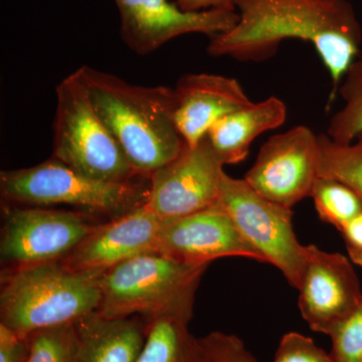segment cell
Segmentation results:
<instances>
[{"mask_svg": "<svg viewBox=\"0 0 362 362\" xmlns=\"http://www.w3.org/2000/svg\"><path fill=\"white\" fill-rule=\"evenodd\" d=\"M239 21L211 37L207 52L240 62L266 61L285 40L311 42L332 78L330 102L359 54L361 30L345 0H237Z\"/></svg>", "mask_w": 362, "mask_h": 362, "instance_id": "1", "label": "cell"}, {"mask_svg": "<svg viewBox=\"0 0 362 362\" xmlns=\"http://www.w3.org/2000/svg\"><path fill=\"white\" fill-rule=\"evenodd\" d=\"M90 102L139 177L149 180L185 150L175 122V90L130 84L89 66L78 68Z\"/></svg>", "mask_w": 362, "mask_h": 362, "instance_id": "2", "label": "cell"}, {"mask_svg": "<svg viewBox=\"0 0 362 362\" xmlns=\"http://www.w3.org/2000/svg\"><path fill=\"white\" fill-rule=\"evenodd\" d=\"M102 275L70 270L61 262L8 270L2 275L0 324L28 337L76 323L99 308Z\"/></svg>", "mask_w": 362, "mask_h": 362, "instance_id": "3", "label": "cell"}, {"mask_svg": "<svg viewBox=\"0 0 362 362\" xmlns=\"http://www.w3.org/2000/svg\"><path fill=\"white\" fill-rule=\"evenodd\" d=\"M209 265L185 263L161 252L140 255L104 272L97 313L145 320L192 313L195 293Z\"/></svg>", "mask_w": 362, "mask_h": 362, "instance_id": "4", "label": "cell"}, {"mask_svg": "<svg viewBox=\"0 0 362 362\" xmlns=\"http://www.w3.org/2000/svg\"><path fill=\"white\" fill-rule=\"evenodd\" d=\"M0 192L6 201L14 204H64L112 220L147 204L149 180L130 182L94 180L52 157L32 168L2 170Z\"/></svg>", "mask_w": 362, "mask_h": 362, "instance_id": "5", "label": "cell"}, {"mask_svg": "<svg viewBox=\"0 0 362 362\" xmlns=\"http://www.w3.org/2000/svg\"><path fill=\"white\" fill-rule=\"evenodd\" d=\"M56 94L54 158L94 180H142L98 115L78 71L57 86Z\"/></svg>", "mask_w": 362, "mask_h": 362, "instance_id": "6", "label": "cell"}, {"mask_svg": "<svg viewBox=\"0 0 362 362\" xmlns=\"http://www.w3.org/2000/svg\"><path fill=\"white\" fill-rule=\"evenodd\" d=\"M218 204L232 218L240 235L261 255L264 263L282 272L292 287L299 288L306 246L293 228V211L259 195L243 180L225 173Z\"/></svg>", "mask_w": 362, "mask_h": 362, "instance_id": "7", "label": "cell"}, {"mask_svg": "<svg viewBox=\"0 0 362 362\" xmlns=\"http://www.w3.org/2000/svg\"><path fill=\"white\" fill-rule=\"evenodd\" d=\"M88 216L45 206H4L1 263L13 270L62 261L96 228Z\"/></svg>", "mask_w": 362, "mask_h": 362, "instance_id": "8", "label": "cell"}, {"mask_svg": "<svg viewBox=\"0 0 362 362\" xmlns=\"http://www.w3.org/2000/svg\"><path fill=\"white\" fill-rule=\"evenodd\" d=\"M318 168V135L296 126L264 143L244 180L262 197L292 209L310 197Z\"/></svg>", "mask_w": 362, "mask_h": 362, "instance_id": "9", "label": "cell"}, {"mask_svg": "<svg viewBox=\"0 0 362 362\" xmlns=\"http://www.w3.org/2000/svg\"><path fill=\"white\" fill-rule=\"evenodd\" d=\"M220 160L204 137L149 178L146 206L162 220H173L204 211L220 199L225 175Z\"/></svg>", "mask_w": 362, "mask_h": 362, "instance_id": "10", "label": "cell"}, {"mask_svg": "<svg viewBox=\"0 0 362 362\" xmlns=\"http://www.w3.org/2000/svg\"><path fill=\"white\" fill-rule=\"evenodd\" d=\"M299 309L315 332L330 335L362 300L361 283L349 259L306 246Z\"/></svg>", "mask_w": 362, "mask_h": 362, "instance_id": "11", "label": "cell"}, {"mask_svg": "<svg viewBox=\"0 0 362 362\" xmlns=\"http://www.w3.org/2000/svg\"><path fill=\"white\" fill-rule=\"evenodd\" d=\"M121 16V35L136 54L156 51L169 40L187 33L214 37L232 30L239 21L235 11L187 13L170 0H114Z\"/></svg>", "mask_w": 362, "mask_h": 362, "instance_id": "12", "label": "cell"}, {"mask_svg": "<svg viewBox=\"0 0 362 362\" xmlns=\"http://www.w3.org/2000/svg\"><path fill=\"white\" fill-rule=\"evenodd\" d=\"M159 252L199 265H209L214 259L228 257L264 263L261 255L243 238L218 202L204 211L163 220Z\"/></svg>", "mask_w": 362, "mask_h": 362, "instance_id": "13", "label": "cell"}, {"mask_svg": "<svg viewBox=\"0 0 362 362\" xmlns=\"http://www.w3.org/2000/svg\"><path fill=\"white\" fill-rule=\"evenodd\" d=\"M163 220L146 204L97 225L62 264L77 272H106L140 255L159 252Z\"/></svg>", "mask_w": 362, "mask_h": 362, "instance_id": "14", "label": "cell"}, {"mask_svg": "<svg viewBox=\"0 0 362 362\" xmlns=\"http://www.w3.org/2000/svg\"><path fill=\"white\" fill-rule=\"evenodd\" d=\"M173 90L175 126L188 147L199 144L216 121L252 103L235 78L211 74H188Z\"/></svg>", "mask_w": 362, "mask_h": 362, "instance_id": "15", "label": "cell"}, {"mask_svg": "<svg viewBox=\"0 0 362 362\" xmlns=\"http://www.w3.org/2000/svg\"><path fill=\"white\" fill-rule=\"evenodd\" d=\"M75 325L76 362H136L146 338L147 321L140 316L109 319L94 312Z\"/></svg>", "mask_w": 362, "mask_h": 362, "instance_id": "16", "label": "cell"}, {"mask_svg": "<svg viewBox=\"0 0 362 362\" xmlns=\"http://www.w3.org/2000/svg\"><path fill=\"white\" fill-rule=\"evenodd\" d=\"M286 117L284 102L270 97L223 117L206 137L223 165L240 163L249 156L252 142L266 131L280 127Z\"/></svg>", "mask_w": 362, "mask_h": 362, "instance_id": "17", "label": "cell"}, {"mask_svg": "<svg viewBox=\"0 0 362 362\" xmlns=\"http://www.w3.org/2000/svg\"><path fill=\"white\" fill-rule=\"evenodd\" d=\"M192 313L147 321L146 338L136 362H204L201 339L188 329Z\"/></svg>", "mask_w": 362, "mask_h": 362, "instance_id": "18", "label": "cell"}, {"mask_svg": "<svg viewBox=\"0 0 362 362\" xmlns=\"http://www.w3.org/2000/svg\"><path fill=\"white\" fill-rule=\"evenodd\" d=\"M319 176L340 181L362 202V135L356 142L340 144L327 134L318 135Z\"/></svg>", "mask_w": 362, "mask_h": 362, "instance_id": "19", "label": "cell"}, {"mask_svg": "<svg viewBox=\"0 0 362 362\" xmlns=\"http://www.w3.org/2000/svg\"><path fill=\"white\" fill-rule=\"evenodd\" d=\"M337 92L344 105L331 118L327 135L333 141L350 144L362 135V57L350 66Z\"/></svg>", "mask_w": 362, "mask_h": 362, "instance_id": "20", "label": "cell"}, {"mask_svg": "<svg viewBox=\"0 0 362 362\" xmlns=\"http://www.w3.org/2000/svg\"><path fill=\"white\" fill-rule=\"evenodd\" d=\"M310 197L320 220L341 230L350 221L362 213L358 195L340 181L318 176Z\"/></svg>", "mask_w": 362, "mask_h": 362, "instance_id": "21", "label": "cell"}, {"mask_svg": "<svg viewBox=\"0 0 362 362\" xmlns=\"http://www.w3.org/2000/svg\"><path fill=\"white\" fill-rule=\"evenodd\" d=\"M28 362H76L78 335L75 323L45 328L28 335Z\"/></svg>", "mask_w": 362, "mask_h": 362, "instance_id": "22", "label": "cell"}, {"mask_svg": "<svg viewBox=\"0 0 362 362\" xmlns=\"http://www.w3.org/2000/svg\"><path fill=\"white\" fill-rule=\"evenodd\" d=\"M330 337L334 362H362V300Z\"/></svg>", "mask_w": 362, "mask_h": 362, "instance_id": "23", "label": "cell"}, {"mask_svg": "<svg viewBox=\"0 0 362 362\" xmlns=\"http://www.w3.org/2000/svg\"><path fill=\"white\" fill-rule=\"evenodd\" d=\"M199 339L204 362H259L235 335L216 331Z\"/></svg>", "mask_w": 362, "mask_h": 362, "instance_id": "24", "label": "cell"}, {"mask_svg": "<svg viewBox=\"0 0 362 362\" xmlns=\"http://www.w3.org/2000/svg\"><path fill=\"white\" fill-rule=\"evenodd\" d=\"M273 362H334L331 354L317 346L311 338L289 332L281 339Z\"/></svg>", "mask_w": 362, "mask_h": 362, "instance_id": "25", "label": "cell"}, {"mask_svg": "<svg viewBox=\"0 0 362 362\" xmlns=\"http://www.w3.org/2000/svg\"><path fill=\"white\" fill-rule=\"evenodd\" d=\"M28 337L0 324V362H28Z\"/></svg>", "mask_w": 362, "mask_h": 362, "instance_id": "26", "label": "cell"}, {"mask_svg": "<svg viewBox=\"0 0 362 362\" xmlns=\"http://www.w3.org/2000/svg\"><path fill=\"white\" fill-rule=\"evenodd\" d=\"M340 233L350 259L356 265L362 267V213L350 221Z\"/></svg>", "mask_w": 362, "mask_h": 362, "instance_id": "27", "label": "cell"}, {"mask_svg": "<svg viewBox=\"0 0 362 362\" xmlns=\"http://www.w3.org/2000/svg\"><path fill=\"white\" fill-rule=\"evenodd\" d=\"M180 9L187 13H201V11H235L237 0H175Z\"/></svg>", "mask_w": 362, "mask_h": 362, "instance_id": "28", "label": "cell"}]
</instances>
